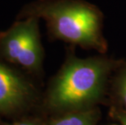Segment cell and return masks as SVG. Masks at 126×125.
<instances>
[{"label": "cell", "mask_w": 126, "mask_h": 125, "mask_svg": "<svg viewBox=\"0 0 126 125\" xmlns=\"http://www.w3.org/2000/svg\"><path fill=\"white\" fill-rule=\"evenodd\" d=\"M0 125H45V122L33 119H20V120L12 122V123L0 120Z\"/></svg>", "instance_id": "obj_7"}, {"label": "cell", "mask_w": 126, "mask_h": 125, "mask_svg": "<svg viewBox=\"0 0 126 125\" xmlns=\"http://www.w3.org/2000/svg\"><path fill=\"white\" fill-rule=\"evenodd\" d=\"M115 117L119 121L120 125H126V112L116 111V112H115Z\"/></svg>", "instance_id": "obj_8"}, {"label": "cell", "mask_w": 126, "mask_h": 125, "mask_svg": "<svg viewBox=\"0 0 126 125\" xmlns=\"http://www.w3.org/2000/svg\"><path fill=\"white\" fill-rule=\"evenodd\" d=\"M35 16L46 21L50 40H60L101 54L108 50L103 33V14L84 0H34L25 5L18 19Z\"/></svg>", "instance_id": "obj_2"}, {"label": "cell", "mask_w": 126, "mask_h": 125, "mask_svg": "<svg viewBox=\"0 0 126 125\" xmlns=\"http://www.w3.org/2000/svg\"><path fill=\"white\" fill-rule=\"evenodd\" d=\"M68 51L44 96L46 107L55 115L94 107L103 97L110 76L120 62L100 55L81 58L72 48Z\"/></svg>", "instance_id": "obj_1"}, {"label": "cell", "mask_w": 126, "mask_h": 125, "mask_svg": "<svg viewBox=\"0 0 126 125\" xmlns=\"http://www.w3.org/2000/svg\"><path fill=\"white\" fill-rule=\"evenodd\" d=\"M111 90L120 105L126 111V62L120 61L115 69Z\"/></svg>", "instance_id": "obj_6"}, {"label": "cell", "mask_w": 126, "mask_h": 125, "mask_svg": "<svg viewBox=\"0 0 126 125\" xmlns=\"http://www.w3.org/2000/svg\"><path fill=\"white\" fill-rule=\"evenodd\" d=\"M98 118V109L93 107L57 114L45 122V125H96Z\"/></svg>", "instance_id": "obj_5"}, {"label": "cell", "mask_w": 126, "mask_h": 125, "mask_svg": "<svg viewBox=\"0 0 126 125\" xmlns=\"http://www.w3.org/2000/svg\"><path fill=\"white\" fill-rule=\"evenodd\" d=\"M38 92L33 81L13 65L0 59V116L22 115L35 105Z\"/></svg>", "instance_id": "obj_4"}, {"label": "cell", "mask_w": 126, "mask_h": 125, "mask_svg": "<svg viewBox=\"0 0 126 125\" xmlns=\"http://www.w3.org/2000/svg\"><path fill=\"white\" fill-rule=\"evenodd\" d=\"M0 59L20 67L32 75H41L44 49L39 18L18 19L9 28L0 32Z\"/></svg>", "instance_id": "obj_3"}]
</instances>
